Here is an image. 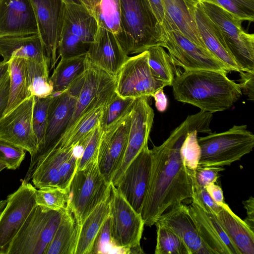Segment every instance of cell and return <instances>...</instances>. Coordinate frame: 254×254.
Instances as JSON below:
<instances>
[{"label": "cell", "mask_w": 254, "mask_h": 254, "mask_svg": "<svg viewBox=\"0 0 254 254\" xmlns=\"http://www.w3.org/2000/svg\"><path fill=\"white\" fill-rule=\"evenodd\" d=\"M89 62L114 77L129 57L116 36L109 30L98 27L94 40L86 54Z\"/></svg>", "instance_id": "obj_19"}, {"label": "cell", "mask_w": 254, "mask_h": 254, "mask_svg": "<svg viewBox=\"0 0 254 254\" xmlns=\"http://www.w3.org/2000/svg\"><path fill=\"white\" fill-rule=\"evenodd\" d=\"M26 151L23 148L0 139V161L6 168L16 170L25 158Z\"/></svg>", "instance_id": "obj_43"}, {"label": "cell", "mask_w": 254, "mask_h": 254, "mask_svg": "<svg viewBox=\"0 0 254 254\" xmlns=\"http://www.w3.org/2000/svg\"><path fill=\"white\" fill-rule=\"evenodd\" d=\"M98 27L95 17L84 6L65 3L64 29L90 45L94 40Z\"/></svg>", "instance_id": "obj_27"}, {"label": "cell", "mask_w": 254, "mask_h": 254, "mask_svg": "<svg viewBox=\"0 0 254 254\" xmlns=\"http://www.w3.org/2000/svg\"><path fill=\"white\" fill-rule=\"evenodd\" d=\"M190 12L205 48L230 71H241L228 49L220 29L204 12L198 2Z\"/></svg>", "instance_id": "obj_22"}, {"label": "cell", "mask_w": 254, "mask_h": 254, "mask_svg": "<svg viewBox=\"0 0 254 254\" xmlns=\"http://www.w3.org/2000/svg\"><path fill=\"white\" fill-rule=\"evenodd\" d=\"M156 245L155 254H189L181 238L170 228L156 222Z\"/></svg>", "instance_id": "obj_37"}, {"label": "cell", "mask_w": 254, "mask_h": 254, "mask_svg": "<svg viewBox=\"0 0 254 254\" xmlns=\"http://www.w3.org/2000/svg\"><path fill=\"white\" fill-rule=\"evenodd\" d=\"M161 1L165 14L171 20L178 29L190 40L197 46L207 50L199 36L193 16L185 1Z\"/></svg>", "instance_id": "obj_30"}, {"label": "cell", "mask_w": 254, "mask_h": 254, "mask_svg": "<svg viewBox=\"0 0 254 254\" xmlns=\"http://www.w3.org/2000/svg\"><path fill=\"white\" fill-rule=\"evenodd\" d=\"M80 227L67 207L45 254H75Z\"/></svg>", "instance_id": "obj_26"}, {"label": "cell", "mask_w": 254, "mask_h": 254, "mask_svg": "<svg viewBox=\"0 0 254 254\" xmlns=\"http://www.w3.org/2000/svg\"><path fill=\"white\" fill-rule=\"evenodd\" d=\"M152 97L155 101V107L157 110L160 112L165 111L168 106V99L164 93L163 88L157 90Z\"/></svg>", "instance_id": "obj_51"}, {"label": "cell", "mask_w": 254, "mask_h": 254, "mask_svg": "<svg viewBox=\"0 0 254 254\" xmlns=\"http://www.w3.org/2000/svg\"><path fill=\"white\" fill-rule=\"evenodd\" d=\"M158 22L161 23L165 16V12L161 0H147Z\"/></svg>", "instance_id": "obj_52"}, {"label": "cell", "mask_w": 254, "mask_h": 254, "mask_svg": "<svg viewBox=\"0 0 254 254\" xmlns=\"http://www.w3.org/2000/svg\"><path fill=\"white\" fill-rule=\"evenodd\" d=\"M8 71V62L2 61L0 62V84Z\"/></svg>", "instance_id": "obj_54"}, {"label": "cell", "mask_w": 254, "mask_h": 254, "mask_svg": "<svg viewBox=\"0 0 254 254\" xmlns=\"http://www.w3.org/2000/svg\"><path fill=\"white\" fill-rule=\"evenodd\" d=\"M111 238L119 253L143 254L140 246L144 223L118 189L111 184L110 194Z\"/></svg>", "instance_id": "obj_6"}, {"label": "cell", "mask_w": 254, "mask_h": 254, "mask_svg": "<svg viewBox=\"0 0 254 254\" xmlns=\"http://www.w3.org/2000/svg\"><path fill=\"white\" fill-rule=\"evenodd\" d=\"M89 46L77 36L63 29L58 46V59L60 57L61 59H65L86 55Z\"/></svg>", "instance_id": "obj_40"}, {"label": "cell", "mask_w": 254, "mask_h": 254, "mask_svg": "<svg viewBox=\"0 0 254 254\" xmlns=\"http://www.w3.org/2000/svg\"><path fill=\"white\" fill-rule=\"evenodd\" d=\"M239 86L242 93L246 95L249 100H254V71H240Z\"/></svg>", "instance_id": "obj_47"}, {"label": "cell", "mask_w": 254, "mask_h": 254, "mask_svg": "<svg viewBox=\"0 0 254 254\" xmlns=\"http://www.w3.org/2000/svg\"><path fill=\"white\" fill-rule=\"evenodd\" d=\"M212 113L200 111L188 116L159 146L150 149L151 166L141 215L144 224L151 227L172 207L192 197L190 172L180 156L182 144L188 134L211 132Z\"/></svg>", "instance_id": "obj_1"}, {"label": "cell", "mask_w": 254, "mask_h": 254, "mask_svg": "<svg viewBox=\"0 0 254 254\" xmlns=\"http://www.w3.org/2000/svg\"><path fill=\"white\" fill-rule=\"evenodd\" d=\"M48 63L28 59V88L31 95L45 98L53 93V88L49 77Z\"/></svg>", "instance_id": "obj_34"}, {"label": "cell", "mask_w": 254, "mask_h": 254, "mask_svg": "<svg viewBox=\"0 0 254 254\" xmlns=\"http://www.w3.org/2000/svg\"><path fill=\"white\" fill-rule=\"evenodd\" d=\"M102 130L98 126L85 142L83 151L78 158L76 171L84 169L93 162L97 161Z\"/></svg>", "instance_id": "obj_44"}, {"label": "cell", "mask_w": 254, "mask_h": 254, "mask_svg": "<svg viewBox=\"0 0 254 254\" xmlns=\"http://www.w3.org/2000/svg\"><path fill=\"white\" fill-rule=\"evenodd\" d=\"M158 45L168 50L174 65L182 67L184 71L205 69L230 72L208 51L186 37L166 14L162 22L158 23Z\"/></svg>", "instance_id": "obj_4"}, {"label": "cell", "mask_w": 254, "mask_h": 254, "mask_svg": "<svg viewBox=\"0 0 254 254\" xmlns=\"http://www.w3.org/2000/svg\"><path fill=\"white\" fill-rule=\"evenodd\" d=\"M30 1L50 71L55 68L59 59L58 49L64 26L65 2L63 0Z\"/></svg>", "instance_id": "obj_13"}, {"label": "cell", "mask_w": 254, "mask_h": 254, "mask_svg": "<svg viewBox=\"0 0 254 254\" xmlns=\"http://www.w3.org/2000/svg\"><path fill=\"white\" fill-rule=\"evenodd\" d=\"M212 1L243 21L254 20V0H208Z\"/></svg>", "instance_id": "obj_42"}, {"label": "cell", "mask_w": 254, "mask_h": 254, "mask_svg": "<svg viewBox=\"0 0 254 254\" xmlns=\"http://www.w3.org/2000/svg\"><path fill=\"white\" fill-rule=\"evenodd\" d=\"M36 188L22 182L18 189L7 196L0 213V254H8L12 241L36 206Z\"/></svg>", "instance_id": "obj_12"}, {"label": "cell", "mask_w": 254, "mask_h": 254, "mask_svg": "<svg viewBox=\"0 0 254 254\" xmlns=\"http://www.w3.org/2000/svg\"><path fill=\"white\" fill-rule=\"evenodd\" d=\"M123 39L128 55L139 54L159 45L158 22L147 0H120Z\"/></svg>", "instance_id": "obj_3"}, {"label": "cell", "mask_w": 254, "mask_h": 254, "mask_svg": "<svg viewBox=\"0 0 254 254\" xmlns=\"http://www.w3.org/2000/svg\"><path fill=\"white\" fill-rule=\"evenodd\" d=\"M131 123V111L107 129L102 130L97 163L109 184L120 168L127 148Z\"/></svg>", "instance_id": "obj_14"}, {"label": "cell", "mask_w": 254, "mask_h": 254, "mask_svg": "<svg viewBox=\"0 0 254 254\" xmlns=\"http://www.w3.org/2000/svg\"><path fill=\"white\" fill-rule=\"evenodd\" d=\"M198 4L206 15L218 27L226 45L242 71H254V35L244 31L242 21L216 3L200 0Z\"/></svg>", "instance_id": "obj_7"}, {"label": "cell", "mask_w": 254, "mask_h": 254, "mask_svg": "<svg viewBox=\"0 0 254 254\" xmlns=\"http://www.w3.org/2000/svg\"><path fill=\"white\" fill-rule=\"evenodd\" d=\"M9 72V90L8 103L2 117L5 116L24 100L32 96L28 88V59L12 57L8 61Z\"/></svg>", "instance_id": "obj_28"}, {"label": "cell", "mask_w": 254, "mask_h": 254, "mask_svg": "<svg viewBox=\"0 0 254 254\" xmlns=\"http://www.w3.org/2000/svg\"><path fill=\"white\" fill-rule=\"evenodd\" d=\"M51 98L52 95L45 98L35 96L32 126L38 144V150L44 142L47 125L48 111Z\"/></svg>", "instance_id": "obj_39"}, {"label": "cell", "mask_w": 254, "mask_h": 254, "mask_svg": "<svg viewBox=\"0 0 254 254\" xmlns=\"http://www.w3.org/2000/svg\"><path fill=\"white\" fill-rule=\"evenodd\" d=\"M84 74L74 80L65 91L52 94L48 111L45 140L37 153L31 157L29 168L23 180L28 183L39 159L54 146L73 115L83 85Z\"/></svg>", "instance_id": "obj_8"}, {"label": "cell", "mask_w": 254, "mask_h": 254, "mask_svg": "<svg viewBox=\"0 0 254 254\" xmlns=\"http://www.w3.org/2000/svg\"><path fill=\"white\" fill-rule=\"evenodd\" d=\"M67 3L80 4L86 8L93 15L100 0H63Z\"/></svg>", "instance_id": "obj_53"}, {"label": "cell", "mask_w": 254, "mask_h": 254, "mask_svg": "<svg viewBox=\"0 0 254 254\" xmlns=\"http://www.w3.org/2000/svg\"><path fill=\"white\" fill-rule=\"evenodd\" d=\"M6 203V199L0 200V212L4 208Z\"/></svg>", "instance_id": "obj_56"}, {"label": "cell", "mask_w": 254, "mask_h": 254, "mask_svg": "<svg viewBox=\"0 0 254 254\" xmlns=\"http://www.w3.org/2000/svg\"><path fill=\"white\" fill-rule=\"evenodd\" d=\"M72 148L52 149L39 159L31 178L36 188H60V168L63 160Z\"/></svg>", "instance_id": "obj_25"}, {"label": "cell", "mask_w": 254, "mask_h": 254, "mask_svg": "<svg viewBox=\"0 0 254 254\" xmlns=\"http://www.w3.org/2000/svg\"><path fill=\"white\" fill-rule=\"evenodd\" d=\"M167 86L154 74L148 64L146 50L129 57L123 64L116 77L115 91L124 98H149Z\"/></svg>", "instance_id": "obj_11"}, {"label": "cell", "mask_w": 254, "mask_h": 254, "mask_svg": "<svg viewBox=\"0 0 254 254\" xmlns=\"http://www.w3.org/2000/svg\"><path fill=\"white\" fill-rule=\"evenodd\" d=\"M114 250L112 243L110 217L107 218L97 234L93 246L91 254L112 253Z\"/></svg>", "instance_id": "obj_45"}, {"label": "cell", "mask_w": 254, "mask_h": 254, "mask_svg": "<svg viewBox=\"0 0 254 254\" xmlns=\"http://www.w3.org/2000/svg\"><path fill=\"white\" fill-rule=\"evenodd\" d=\"M134 99L122 97L115 91L103 109L99 124L101 129H107L131 111Z\"/></svg>", "instance_id": "obj_36"}, {"label": "cell", "mask_w": 254, "mask_h": 254, "mask_svg": "<svg viewBox=\"0 0 254 254\" xmlns=\"http://www.w3.org/2000/svg\"><path fill=\"white\" fill-rule=\"evenodd\" d=\"M147 51L148 64L155 76L167 86H171L175 76L174 65L169 54L159 45L150 47Z\"/></svg>", "instance_id": "obj_35"}, {"label": "cell", "mask_w": 254, "mask_h": 254, "mask_svg": "<svg viewBox=\"0 0 254 254\" xmlns=\"http://www.w3.org/2000/svg\"><path fill=\"white\" fill-rule=\"evenodd\" d=\"M109 202L110 195L95 208L81 224L75 254H91L95 238L109 216Z\"/></svg>", "instance_id": "obj_29"}, {"label": "cell", "mask_w": 254, "mask_h": 254, "mask_svg": "<svg viewBox=\"0 0 254 254\" xmlns=\"http://www.w3.org/2000/svg\"><path fill=\"white\" fill-rule=\"evenodd\" d=\"M188 206L199 235L212 254H241L210 210H204L192 199Z\"/></svg>", "instance_id": "obj_18"}, {"label": "cell", "mask_w": 254, "mask_h": 254, "mask_svg": "<svg viewBox=\"0 0 254 254\" xmlns=\"http://www.w3.org/2000/svg\"><path fill=\"white\" fill-rule=\"evenodd\" d=\"M69 190L58 187H47L36 190L37 205L55 211H64L68 207Z\"/></svg>", "instance_id": "obj_38"}, {"label": "cell", "mask_w": 254, "mask_h": 254, "mask_svg": "<svg viewBox=\"0 0 254 254\" xmlns=\"http://www.w3.org/2000/svg\"><path fill=\"white\" fill-rule=\"evenodd\" d=\"M151 166L150 149L145 146L130 162L114 185L138 213L141 214Z\"/></svg>", "instance_id": "obj_17"}, {"label": "cell", "mask_w": 254, "mask_h": 254, "mask_svg": "<svg viewBox=\"0 0 254 254\" xmlns=\"http://www.w3.org/2000/svg\"><path fill=\"white\" fill-rule=\"evenodd\" d=\"M94 17L98 26L113 33L121 44L123 39V31L120 0H100Z\"/></svg>", "instance_id": "obj_33"}, {"label": "cell", "mask_w": 254, "mask_h": 254, "mask_svg": "<svg viewBox=\"0 0 254 254\" xmlns=\"http://www.w3.org/2000/svg\"><path fill=\"white\" fill-rule=\"evenodd\" d=\"M206 189L214 201L219 205L225 203L223 191L221 187L215 183H211L207 187Z\"/></svg>", "instance_id": "obj_49"}, {"label": "cell", "mask_w": 254, "mask_h": 254, "mask_svg": "<svg viewBox=\"0 0 254 254\" xmlns=\"http://www.w3.org/2000/svg\"><path fill=\"white\" fill-rule=\"evenodd\" d=\"M201 148L198 165L230 166L250 153L254 147V135L247 125H234L228 130L197 137Z\"/></svg>", "instance_id": "obj_5"}, {"label": "cell", "mask_w": 254, "mask_h": 254, "mask_svg": "<svg viewBox=\"0 0 254 254\" xmlns=\"http://www.w3.org/2000/svg\"><path fill=\"white\" fill-rule=\"evenodd\" d=\"M197 130L189 133L180 149L182 162L189 172H194L201 156V148L197 140Z\"/></svg>", "instance_id": "obj_41"}, {"label": "cell", "mask_w": 254, "mask_h": 254, "mask_svg": "<svg viewBox=\"0 0 254 254\" xmlns=\"http://www.w3.org/2000/svg\"><path fill=\"white\" fill-rule=\"evenodd\" d=\"M157 221L165 224L178 235L189 254H212L199 235L188 206L183 203L163 213Z\"/></svg>", "instance_id": "obj_21"}, {"label": "cell", "mask_w": 254, "mask_h": 254, "mask_svg": "<svg viewBox=\"0 0 254 254\" xmlns=\"http://www.w3.org/2000/svg\"><path fill=\"white\" fill-rule=\"evenodd\" d=\"M225 170L223 167L198 165L194 171V176L197 184L201 187H207L215 183L219 178L220 172Z\"/></svg>", "instance_id": "obj_46"}, {"label": "cell", "mask_w": 254, "mask_h": 254, "mask_svg": "<svg viewBox=\"0 0 254 254\" xmlns=\"http://www.w3.org/2000/svg\"><path fill=\"white\" fill-rule=\"evenodd\" d=\"M0 55L6 62L12 57H19L38 62H47L48 64L45 48L38 33L0 37Z\"/></svg>", "instance_id": "obj_23"}, {"label": "cell", "mask_w": 254, "mask_h": 254, "mask_svg": "<svg viewBox=\"0 0 254 254\" xmlns=\"http://www.w3.org/2000/svg\"><path fill=\"white\" fill-rule=\"evenodd\" d=\"M221 206L215 215L229 237L241 254H254V230L235 214L227 203Z\"/></svg>", "instance_id": "obj_24"}, {"label": "cell", "mask_w": 254, "mask_h": 254, "mask_svg": "<svg viewBox=\"0 0 254 254\" xmlns=\"http://www.w3.org/2000/svg\"><path fill=\"white\" fill-rule=\"evenodd\" d=\"M186 4L190 10V12L193 9L194 7L198 3L200 0H184ZM191 13V12H190Z\"/></svg>", "instance_id": "obj_55"}, {"label": "cell", "mask_w": 254, "mask_h": 254, "mask_svg": "<svg viewBox=\"0 0 254 254\" xmlns=\"http://www.w3.org/2000/svg\"><path fill=\"white\" fill-rule=\"evenodd\" d=\"M247 211V217L244 221L254 230V198L251 196L248 199L242 202Z\"/></svg>", "instance_id": "obj_50"}, {"label": "cell", "mask_w": 254, "mask_h": 254, "mask_svg": "<svg viewBox=\"0 0 254 254\" xmlns=\"http://www.w3.org/2000/svg\"><path fill=\"white\" fill-rule=\"evenodd\" d=\"M38 33L30 0H0V37Z\"/></svg>", "instance_id": "obj_20"}, {"label": "cell", "mask_w": 254, "mask_h": 254, "mask_svg": "<svg viewBox=\"0 0 254 254\" xmlns=\"http://www.w3.org/2000/svg\"><path fill=\"white\" fill-rule=\"evenodd\" d=\"M9 83L10 79L8 67V71L0 84V119L2 117L7 105Z\"/></svg>", "instance_id": "obj_48"}, {"label": "cell", "mask_w": 254, "mask_h": 254, "mask_svg": "<svg viewBox=\"0 0 254 254\" xmlns=\"http://www.w3.org/2000/svg\"><path fill=\"white\" fill-rule=\"evenodd\" d=\"M64 211L37 205L12 241L8 254H45Z\"/></svg>", "instance_id": "obj_10"}, {"label": "cell", "mask_w": 254, "mask_h": 254, "mask_svg": "<svg viewBox=\"0 0 254 254\" xmlns=\"http://www.w3.org/2000/svg\"><path fill=\"white\" fill-rule=\"evenodd\" d=\"M110 190L111 184L100 173L97 161L76 171L69 186L68 207L79 225L110 195Z\"/></svg>", "instance_id": "obj_9"}, {"label": "cell", "mask_w": 254, "mask_h": 254, "mask_svg": "<svg viewBox=\"0 0 254 254\" xmlns=\"http://www.w3.org/2000/svg\"><path fill=\"white\" fill-rule=\"evenodd\" d=\"M171 86L176 100L212 113L231 108L243 94L239 83L219 70L184 71Z\"/></svg>", "instance_id": "obj_2"}, {"label": "cell", "mask_w": 254, "mask_h": 254, "mask_svg": "<svg viewBox=\"0 0 254 254\" xmlns=\"http://www.w3.org/2000/svg\"><path fill=\"white\" fill-rule=\"evenodd\" d=\"M148 99V97H143L134 99L131 110L127 144L121 166L112 179L111 184L113 185L142 149L148 145L154 117Z\"/></svg>", "instance_id": "obj_16"}, {"label": "cell", "mask_w": 254, "mask_h": 254, "mask_svg": "<svg viewBox=\"0 0 254 254\" xmlns=\"http://www.w3.org/2000/svg\"><path fill=\"white\" fill-rule=\"evenodd\" d=\"M89 63L86 54L61 59L50 77L53 88L52 94L66 90L74 80L85 72Z\"/></svg>", "instance_id": "obj_32"}, {"label": "cell", "mask_w": 254, "mask_h": 254, "mask_svg": "<svg viewBox=\"0 0 254 254\" xmlns=\"http://www.w3.org/2000/svg\"><path fill=\"white\" fill-rule=\"evenodd\" d=\"M108 101L90 109L84 114L58 139L51 149L55 148L67 149L73 147L83 137L99 126L103 109Z\"/></svg>", "instance_id": "obj_31"}, {"label": "cell", "mask_w": 254, "mask_h": 254, "mask_svg": "<svg viewBox=\"0 0 254 254\" xmlns=\"http://www.w3.org/2000/svg\"><path fill=\"white\" fill-rule=\"evenodd\" d=\"M34 102L32 95L0 119V139L23 148L31 157L38 149L32 126Z\"/></svg>", "instance_id": "obj_15"}]
</instances>
